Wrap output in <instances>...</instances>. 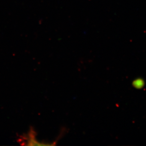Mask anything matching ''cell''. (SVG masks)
<instances>
[{
  "label": "cell",
  "instance_id": "obj_1",
  "mask_svg": "<svg viewBox=\"0 0 146 146\" xmlns=\"http://www.w3.org/2000/svg\"><path fill=\"white\" fill-rule=\"evenodd\" d=\"M132 86L136 89H141L144 87L145 82L142 78H137L133 81Z\"/></svg>",
  "mask_w": 146,
  "mask_h": 146
}]
</instances>
